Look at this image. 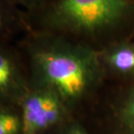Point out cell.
<instances>
[{
	"label": "cell",
	"mask_w": 134,
	"mask_h": 134,
	"mask_svg": "<svg viewBox=\"0 0 134 134\" xmlns=\"http://www.w3.org/2000/svg\"><path fill=\"white\" fill-rule=\"evenodd\" d=\"M0 134H22L21 115L0 105Z\"/></svg>",
	"instance_id": "52a82bcc"
},
{
	"label": "cell",
	"mask_w": 134,
	"mask_h": 134,
	"mask_svg": "<svg viewBox=\"0 0 134 134\" xmlns=\"http://www.w3.org/2000/svg\"><path fill=\"white\" fill-rule=\"evenodd\" d=\"M104 60L118 72L134 74V44L113 45L105 51Z\"/></svg>",
	"instance_id": "5b68a950"
},
{
	"label": "cell",
	"mask_w": 134,
	"mask_h": 134,
	"mask_svg": "<svg viewBox=\"0 0 134 134\" xmlns=\"http://www.w3.org/2000/svg\"><path fill=\"white\" fill-rule=\"evenodd\" d=\"M16 54L9 46L0 43V105L23 101L27 92Z\"/></svg>",
	"instance_id": "277c9868"
},
{
	"label": "cell",
	"mask_w": 134,
	"mask_h": 134,
	"mask_svg": "<svg viewBox=\"0 0 134 134\" xmlns=\"http://www.w3.org/2000/svg\"><path fill=\"white\" fill-rule=\"evenodd\" d=\"M132 14L134 0H51L30 16L50 30L93 36L113 29Z\"/></svg>",
	"instance_id": "7a4b0ae2"
},
{
	"label": "cell",
	"mask_w": 134,
	"mask_h": 134,
	"mask_svg": "<svg viewBox=\"0 0 134 134\" xmlns=\"http://www.w3.org/2000/svg\"><path fill=\"white\" fill-rule=\"evenodd\" d=\"M120 122L127 134H134V91L122 105Z\"/></svg>",
	"instance_id": "ba28073f"
},
{
	"label": "cell",
	"mask_w": 134,
	"mask_h": 134,
	"mask_svg": "<svg viewBox=\"0 0 134 134\" xmlns=\"http://www.w3.org/2000/svg\"><path fill=\"white\" fill-rule=\"evenodd\" d=\"M26 19L27 14L10 0H0V43H4L16 26L26 24Z\"/></svg>",
	"instance_id": "8992f818"
},
{
	"label": "cell",
	"mask_w": 134,
	"mask_h": 134,
	"mask_svg": "<svg viewBox=\"0 0 134 134\" xmlns=\"http://www.w3.org/2000/svg\"><path fill=\"white\" fill-rule=\"evenodd\" d=\"M28 52L42 87L53 90L63 101L81 96L98 67V57L93 50L54 35L34 36Z\"/></svg>",
	"instance_id": "6da1fadb"
},
{
	"label": "cell",
	"mask_w": 134,
	"mask_h": 134,
	"mask_svg": "<svg viewBox=\"0 0 134 134\" xmlns=\"http://www.w3.org/2000/svg\"><path fill=\"white\" fill-rule=\"evenodd\" d=\"M65 134H86V133L78 127H73L68 130Z\"/></svg>",
	"instance_id": "30bf717a"
},
{
	"label": "cell",
	"mask_w": 134,
	"mask_h": 134,
	"mask_svg": "<svg viewBox=\"0 0 134 134\" xmlns=\"http://www.w3.org/2000/svg\"><path fill=\"white\" fill-rule=\"evenodd\" d=\"M22 103V134H41L62 120L64 101L49 88L29 92Z\"/></svg>",
	"instance_id": "3957f363"
},
{
	"label": "cell",
	"mask_w": 134,
	"mask_h": 134,
	"mask_svg": "<svg viewBox=\"0 0 134 134\" xmlns=\"http://www.w3.org/2000/svg\"><path fill=\"white\" fill-rule=\"evenodd\" d=\"M14 5L18 8H24L28 16L38 13L47 6L51 0H10Z\"/></svg>",
	"instance_id": "9c48e42d"
}]
</instances>
